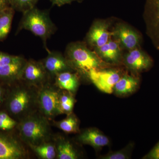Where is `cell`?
Masks as SVG:
<instances>
[{
    "mask_svg": "<svg viewBox=\"0 0 159 159\" xmlns=\"http://www.w3.org/2000/svg\"><path fill=\"white\" fill-rule=\"evenodd\" d=\"M14 9L11 6L0 12V41L8 36L11 29Z\"/></svg>",
    "mask_w": 159,
    "mask_h": 159,
    "instance_id": "cell-19",
    "label": "cell"
},
{
    "mask_svg": "<svg viewBox=\"0 0 159 159\" xmlns=\"http://www.w3.org/2000/svg\"><path fill=\"white\" fill-rule=\"evenodd\" d=\"M143 159H159V141L153 148L145 156Z\"/></svg>",
    "mask_w": 159,
    "mask_h": 159,
    "instance_id": "cell-28",
    "label": "cell"
},
{
    "mask_svg": "<svg viewBox=\"0 0 159 159\" xmlns=\"http://www.w3.org/2000/svg\"><path fill=\"white\" fill-rule=\"evenodd\" d=\"M4 96V91H3V89L0 87V105L3 102Z\"/></svg>",
    "mask_w": 159,
    "mask_h": 159,
    "instance_id": "cell-31",
    "label": "cell"
},
{
    "mask_svg": "<svg viewBox=\"0 0 159 159\" xmlns=\"http://www.w3.org/2000/svg\"><path fill=\"white\" fill-rule=\"evenodd\" d=\"M23 14L16 34L23 29L31 31L42 40L46 50H48L47 40L55 33L57 29L51 19L49 11L34 7Z\"/></svg>",
    "mask_w": 159,
    "mask_h": 159,
    "instance_id": "cell-1",
    "label": "cell"
},
{
    "mask_svg": "<svg viewBox=\"0 0 159 159\" xmlns=\"http://www.w3.org/2000/svg\"><path fill=\"white\" fill-rule=\"evenodd\" d=\"M144 18L147 33L159 50V0H146Z\"/></svg>",
    "mask_w": 159,
    "mask_h": 159,
    "instance_id": "cell-7",
    "label": "cell"
},
{
    "mask_svg": "<svg viewBox=\"0 0 159 159\" xmlns=\"http://www.w3.org/2000/svg\"><path fill=\"white\" fill-rule=\"evenodd\" d=\"M53 6H56L58 7L65 5L66 4H70L73 2H81L83 0H50Z\"/></svg>",
    "mask_w": 159,
    "mask_h": 159,
    "instance_id": "cell-29",
    "label": "cell"
},
{
    "mask_svg": "<svg viewBox=\"0 0 159 159\" xmlns=\"http://www.w3.org/2000/svg\"><path fill=\"white\" fill-rule=\"evenodd\" d=\"M55 84L59 88L73 93L77 90L79 85V78L76 74L71 71H65L54 77Z\"/></svg>",
    "mask_w": 159,
    "mask_h": 159,
    "instance_id": "cell-16",
    "label": "cell"
},
{
    "mask_svg": "<svg viewBox=\"0 0 159 159\" xmlns=\"http://www.w3.org/2000/svg\"><path fill=\"white\" fill-rule=\"evenodd\" d=\"M75 100L71 93L63 92L59 95L60 107L62 113L69 115L71 114L74 107Z\"/></svg>",
    "mask_w": 159,
    "mask_h": 159,
    "instance_id": "cell-23",
    "label": "cell"
},
{
    "mask_svg": "<svg viewBox=\"0 0 159 159\" xmlns=\"http://www.w3.org/2000/svg\"><path fill=\"white\" fill-rule=\"evenodd\" d=\"M139 84V78L125 75L121 77L115 84L113 92L119 96L127 95L137 90Z\"/></svg>",
    "mask_w": 159,
    "mask_h": 159,
    "instance_id": "cell-17",
    "label": "cell"
},
{
    "mask_svg": "<svg viewBox=\"0 0 159 159\" xmlns=\"http://www.w3.org/2000/svg\"><path fill=\"white\" fill-rule=\"evenodd\" d=\"M25 155V150L17 142L0 135V159H20Z\"/></svg>",
    "mask_w": 159,
    "mask_h": 159,
    "instance_id": "cell-13",
    "label": "cell"
},
{
    "mask_svg": "<svg viewBox=\"0 0 159 159\" xmlns=\"http://www.w3.org/2000/svg\"><path fill=\"white\" fill-rule=\"evenodd\" d=\"M57 126L60 129L66 133H76L79 130L77 118L74 115H68L65 119L57 122Z\"/></svg>",
    "mask_w": 159,
    "mask_h": 159,
    "instance_id": "cell-22",
    "label": "cell"
},
{
    "mask_svg": "<svg viewBox=\"0 0 159 159\" xmlns=\"http://www.w3.org/2000/svg\"><path fill=\"white\" fill-rule=\"evenodd\" d=\"M47 51L48 56L41 61L51 78H54L60 73L73 69L65 55L60 52L50 51L48 49Z\"/></svg>",
    "mask_w": 159,
    "mask_h": 159,
    "instance_id": "cell-9",
    "label": "cell"
},
{
    "mask_svg": "<svg viewBox=\"0 0 159 159\" xmlns=\"http://www.w3.org/2000/svg\"><path fill=\"white\" fill-rule=\"evenodd\" d=\"M10 6V0H0V12Z\"/></svg>",
    "mask_w": 159,
    "mask_h": 159,
    "instance_id": "cell-30",
    "label": "cell"
},
{
    "mask_svg": "<svg viewBox=\"0 0 159 159\" xmlns=\"http://www.w3.org/2000/svg\"><path fill=\"white\" fill-rule=\"evenodd\" d=\"M50 78L41 61L30 59L26 61L19 80L28 85L42 86L45 85Z\"/></svg>",
    "mask_w": 159,
    "mask_h": 159,
    "instance_id": "cell-4",
    "label": "cell"
},
{
    "mask_svg": "<svg viewBox=\"0 0 159 159\" xmlns=\"http://www.w3.org/2000/svg\"><path fill=\"white\" fill-rule=\"evenodd\" d=\"M21 56L9 55L0 51V67L18 60Z\"/></svg>",
    "mask_w": 159,
    "mask_h": 159,
    "instance_id": "cell-27",
    "label": "cell"
},
{
    "mask_svg": "<svg viewBox=\"0 0 159 159\" xmlns=\"http://www.w3.org/2000/svg\"><path fill=\"white\" fill-rule=\"evenodd\" d=\"M96 50L99 57L108 62L117 63L121 57L119 43L111 39L104 45Z\"/></svg>",
    "mask_w": 159,
    "mask_h": 159,
    "instance_id": "cell-15",
    "label": "cell"
},
{
    "mask_svg": "<svg viewBox=\"0 0 159 159\" xmlns=\"http://www.w3.org/2000/svg\"><path fill=\"white\" fill-rule=\"evenodd\" d=\"M24 86L16 90L11 94L8 103L10 112L16 116H25L28 113L34 102L33 93Z\"/></svg>",
    "mask_w": 159,
    "mask_h": 159,
    "instance_id": "cell-5",
    "label": "cell"
},
{
    "mask_svg": "<svg viewBox=\"0 0 159 159\" xmlns=\"http://www.w3.org/2000/svg\"><path fill=\"white\" fill-rule=\"evenodd\" d=\"M109 25L106 22H94L87 34V43L95 49L104 45L109 40Z\"/></svg>",
    "mask_w": 159,
    "mask_h": 159,
    "instance_id": "cell-12",
    "label": "cell"
},
{
    "mask_svg": "<svg viewBox=\"0 0 159 159\" xmlns=\"http://www.w3.org/2000/svg\"><path fill=\"white\" fill-rule=\"evenodd\" d=\"M60 93L55 89L44 85L38 95L40 108L46 117L53 118L62 114L60 107Z\"/></svg>",
    "mask_w": 159,
    "mask_h": 159,
    "instance_id": "cell-6",
    "label": "cell"
},
{
    "mask_svg": "<svg viewBox=\"0 0 159 159\" xmlns=\"http://www.w3.org/2000/svg\"><path fill=\"white\" fill-rule=\"evenodd\" d=\"M26 60L24 57L0 67V78L3 79L19 80L20 74Z\"/></svg>",
    "mask_w": 159,
    "mask_h": 159,
    "instance_id": "cell-18",
    "label": "cell"
},
{
    "mask_svg": "<svg viewBox=\"0 0 159 159\" xmlns=\"http://www.w3.org/2000/svg\"><path fill=\"white\" fill-rule=\"evenodd\" d=\"M17 124V122L8 114L0 112V129L9 130L12 129Z\"/></svg>",
    "mask_w": 159,
    "mask_h": 159,
    "instance_id": "cell-26",
    "label": "cell"
},
{
    "mask_svg": "<svg viewBox=\"0 0 159 159\" xmlns=\"http://www.w3.org/2000/svg\"><path fill=\"white\" fill-rule=\"evenodd\" d=\"M57 157L59 159H76L78 154L72 144L66 140L59 139L56 145Z\"/></svg>",
    "mask_w": 159,
    "mask_h": 159,
    "instance_id": "cell-20",
    "label": "cell"
},
{
    "mask_svg": "<svg viewBox=\"0 0 159 159\" xmlns=\"http://www.w3.org/2000/svg\"><path fill=\"white\" fill-rule=\"evenodd\" d=\"M113 35L123 48L130 51L138 48L141 42L139 33L129 26L120 24L114 30Z\"/></svg>",
    "mask_w": 159,
    "mask_h": 159,
    "instance_id": "cell-10",
    "label": "cell"
},
{
    "mask_svg": "<svg viewBox=\"0 0 159 159\" xmlns=\"http://www.w3.org/2000/svg\"><path fill=\"white\" fill-rule=\"evenodd\" d=\"M133 146L129 144L128 146L121 150L112 152L107 154L100 157L102 159H127L130 158L131 151L132 150Z\"/></svg>",
    "mask_w": 159,
    "mask_h": 159,
    "instance_id": "cell-25",
    "label": "cell"
},
{
    "mask_svg": "<svg viewBox=\"0 0 159 159\" xmlns=\"http://www.w3.org/2000/svg\"><path fill=\"white\" fill-rule=\"evenodd\" d=\"M29 146L41 158L54 159L57 156L56 147L52 143L45 142L40 145Z\"/></svg>",
    "mask_w": 159,
    "mask_h": 159,
    "instance_id": "cell-21",
    "label": "cell"
},
{
    "mask_svg": "<svg viewBox=\"0 0 159 159\" xmlns=\"http://www.w3.org/2000/svg\"><path fill=\"white\" fill-rule=\"evenodd\" d=\"M78 139L81 143L90 145L96 149H100L109 144L108 138L96 128L84 130L79 135Z\"/></svg>",
    "mask_w": 159,
    "mask_h": 159,
    "instance_id": "cell-14",
    "label": "cell"
},
{
    "mask_svg": "<svg viewBox=\"0 0 159 159\" xmlns=\"http://www.w3.org/2000/svg\"><path fill=\"white\" fill-rule=\"evenodd\" d=\"M92 82L103 93L111 94L115 84L121 76L116 70H93L88 75Z\"/></svg>",
    "mask_w": 159,
    "mask_h": 159,
    "instance_id": "cell-8",
    "label": "cell"
},
{
    "mask_svg": "<svg viewBox=\"0 0 159 159\" xmlns=\"http://www.w3.org/2000/svg\"><path fill=\"white\" fill-rule=\"evenodd\" d=\"M20 133L22 139L29 145H37L46 142L50 136V127L45 118L28 116L20 124Z\"/></svg>",
    "mask_w": 159,
    "mask_h": 159,
    "instance_id": "cell-3",
    "label": "cell"
},
{
    "mask_svg": "<svg viewBox=\"0 0 159 159\" xmlns=\"http://www.w3.org/2000/svg\"><path fill=\"white\" fill-rule=\"evenodd\" d=\"M124 61L129 69L137 72L148 70L152 65L151 57L138 48L129 51Z\"/></svg>",
    "mask_w": 159,
    "mask_h": 159,
    "instance_id": "cell-11",
    "label": "cell"
},
{
    "mask_svg": "<svg viewBox=\"0 0 159 159\" xmlns=\"http://www.w3.org/2000/svg\"><path fill=\"white\" fill-rule=\"evenodd\" d=\"M39 0H10V6L14 10L24 13L35 7Z\"/></svg>",
    "mask_w": 159,
    "mask_h": 159,
    "instance_id": "cell-24",
    "label": "cell"
},
{
    "mask_svg": "<svg viewBox=\"0 0 159 159\" xmlns=\"http://www.w3.org/2000/svg\"><path fill=\"white\" fill-rule=\"evenodd\" d=\"M65 56L72 69L87 76L92 70H99L105 66L99 55L83 42H77L68 45Z\"/></svg>",
    "mask_w": 159,
    "mask_h": 159,
    "instance_id": "cell-2",
    "label": "cell"
}]
</instances>
